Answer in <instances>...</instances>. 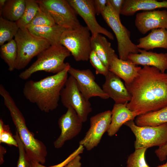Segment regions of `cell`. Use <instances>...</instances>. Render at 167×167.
Wrapping results in <instances>:
<instances>
[{"label": "cell", "instance_id": "6da1fadb", "mask_svg": "<svg viewBox=\"0 0 167 167\" xmlns=\"http://www.w3.org/2000/svg\"><path fill=\"white\" fill-rule=\"evenodd\" d=\"M131 96L127 107L139 115L167 106V73L144 66L132 82L125 85Z\"/></svg>", "mask_w": 167, "mask_h": 167}, {"label": "cell", "instance_id": "7a4b0ae2", "mask_svg": "<svg viewBox=\"0 0 167 167\" xmlns=\"http://www.w3.org/2000/svg\"><path fill=\"white\" fill-rule=\"evenodd\" d=\"M71 66L39 80L27 81L23 90L24 96L42 111L48 113L54 110L58 105L61 92L68 78Z\"/></svg>", "mask_w": 167, "mask_h": 167}, {"label": "cell", "instance_id": "3957f363", "mask_svg": "<svg viewBox=\"0 0 167 167\" xmlns=\"http://www.w3.org/2000/svg\"><path fill=\"white\" fill-rule=\"evenodd\" d=\"M0 94L4 104L9 110L12 121L20 138L24 144L28 156L32 161L42 165L46 161L47 148L41 141L34 137L28 128L25 118L8 91L0 85Z\"/></svg>", "mask_w": 167, "mask_h": 167}, {"label": "cell", "instance_id": "277c9868", "mask_svg": "<svg viewBox=\"0 0 167 167\" xmlns=\"http://www.w3.org/2000/svg\"><path fill=\"white\" fill-rule=\"evenodd\" d=\"M71 54L69 51L60 44L50 45L40 53L36 61L20 73L19 76L21 79L26 80L39 71L54 74L58 73L70 65L64 60Z\"/></svg>", "mask_w": 167, "mask_h": 167}, {"label": "cell", "instance_id": "5b68a950", "mask_svg": "<svg viewBox=\"0 0 167 167\" xmlns=\"http://www.w3.org/2000/svg\"><path fill=\"white\" fill-rule=\"evenodd\" d=\"M14 39L17 49L15 63L17 70L25 68L33 58L51 45L46 40L32 34L27 28H19Z\"/></svg>", "mask_w": 167, "mask_h": 167}, {"label": "cell", "instance_id": "8992f818", "mask_svg": "<svg viewBox=\"0 0 167 167\" xmlns=\"http://www.w3.org/2000/svg\"><path fill=\"white\" fill-rule=\"evenodd\" d=\"M91 34L87 26L81 25L75 29L65 30L59 43L69 51L76 61H88L92 50Z\"/></svg>", "mask_w": 167, "mask_h": 167}, {"label": "cell", "instance_id": "52a82bcc", "mask_svg": "<svg viewBox=\"0 0 167 167\" xmlns=\"http://www.w3.org/2000/svg\"><path fill=\"white\" fill-rule=\"evenodd\" d=\"M101 15L115 36L119 58L127 60L130 54L139 53V49L131 41L130 31L122 24L120 15L115 11L108 0L106 7Z\"/></svg>", "mask_w": 167, "mask_h": 167}, {"label": "cell", "instance_id": "ba28073f", "mask_svg": "<svg viewBox=\"0 0 167 167\" xmlns=\"http://www.w3.org/2000/svg\"><path fill=\"white\" fill-rule=\"evenodd\" d=\"M40 7L52 17L57 25L66 29H74L81 24L77 13L66 0H36Z\"/></svg>", "mask_w": 167, "mask_h": 167}, {"label": "cell", "instance_id": "9c48e42d", "mask_svg": "<svg viewBox=\"0 0 167 167\" xmlns=\"http://www.w3.org/2000/svg\"><path fill=\"white\" fill-rule=\"evenodd\" d=\"M135 137V149L161 147L167 142V123L157 126H138L134 120L126 122Z\"/></svg>", "mask_w": 167, "mask_h": 167}, {"label": "cell", "instance_id": "30bf717a", "mask_svg": "<svg viewBox=\"0 0 167 167\" xmlns=\"http://www.w3.org/2000/svg\"><path fill=\"white\" fill-rule=\"evenodd\" d=\"M60 99L65 108L71 107L75 110L83 122L87 121L92 111L91 104L80 92L76 80L71 75L61 91Z\"/></svg>", "mask_w": 167, "mask_h": 167}, {"label": "cell", "instance_id": "8fae6325", "mask_svg": "<svg viewBox=\"0 0 167 167\" xmlns=\"http://www.w3.org/2000/svg\"><path fill=\"white\" fill-rule=\"evenodd\" d=\"M111 120V111L108 110L97 113L90 118V127L83 138L79 142L87 150L97 146L107 131Z\"/></svg>", "mask_w": 167, "mask_h": 167}, {"label": "cell", "instance_id": "7c38bea8", "mask_svg": "<svg viewBox=\"0 0 167 167\" xmlns=\"http://www.w3.org/2000/svg\"><path fill=\"white\" fill-rule=\"evenodd\" d=\"M68 2L84 20L92 36L98 34H102L109 39L113 40V34L97 22L94 0H67Z\"/></svg>", "mask_w": 167, "mask_h": 167}, {"label": "cell", "instance_id": "4fadbf2b", "mask_svg": "<svg viewBox=\"0 0 167 167\" xmlns=\"http://www.w3.org/2000/svg\"><path fill=\"white\" fill-rule=\"evenodd\" d=\"M83 122L72 107L58 119V124L61 130L60 135L54 142V147L62 148L67 141L73 139L81 131Z\"/></svg>", "mask_w": 167, "mask_h": 167}, {"label": "cell", "instance_id": "5bb4252c", "mask_svg": "<svg viewBox=\"0 0 167 167\" xmlns=\"http://www.w3.org/2000/svg\"><path fill=\"white\" fill-rule=\"evenodd\" d=\"M68 72L75 79L79 90L88 100L93 97L109 98L96 82L94 75L89 69L80 70L71 66Z\"/></svg>", "mask_w": 167, "mask_h": 167}, {"label": "cell", "instance_id": "9a60e30c", "mask_svg": "<svg viewBox=\"0 0 167 167\" xmlns=\"http://www.w3.org/2000/svg\"><path fill=\"white\" fill-rule=\"evenodd\" d=\"M135 24L138 30L143 34L154 29H167V11H146L137 13Z\"/></svg>", "mask_w": 167, "mask_h": 167}, {"label": "cell", "instance_id": "2e32d148", "mask_svg": "<svg viewBox=\"0 0 167 167\" xmlns=\"http://www.w3.org/2000/svg\"><path fill=\"white\" fill-rule=\"evenodd\" d=\"M105 77L102 88L115 104H124L130 101L131 96L121 78L109 71Z\"/></svg>", "mask_w": 167, "mask_h": 167}, {"label": "cell", "instance_id": "e0dca14e", "mask_svg": "<svg viewBox=\"0 0 167 167\" xmlns=\"http://www.w3.org/2000/svg\"><path fill=\"white\" fill-rule=\"evenodd\" d=\"M128 60L135 65L155 67L162 72L167 70V53H158L141 49L139 53L130 54Z\"/></svg>", "mask_w": 167, "mask_h": 167}, {"label": "cell", "instance_id": "ac0fdd59", "mask_svg": "<svg viewBox=\"0 0 167 167\" xmlns=\"http://www.w3.org/2000/svg\"><path fill=\"white\" fill-rule=\"evenodd\" d=\"M115 104L111 111V122L107 131L108 136H112L126 122L134 120L139 114L131 110L126 106L127 103Z\"/></svg>", "mask_w": 167, "mask_h": 167}, {"label": "cell", "instance_id": "d6986e66", "mask_svg": "<svg viewBox=\"0 0 167 167\" xmlns=\"http://www.w3.org/2000/svg\"><path fill=\"white\" fill-rule=\"evenodd\" d=\"M141 68L128 60H123L117 56L113 59L109 70L123 79L126 85L132 82Z\"/></svg>", "mask_w": 167, "mask_h": 167}, {"label": "cell", "instance_id": "ffe728a7", "mask_svg": "<svg viewBox=\"0 0 167 167\" xmlns=\"http://www.w3.org/2000/svg\"><path fill=\"white\" fill-rule=\"evenodd\" d=\"M91 45L92 50L109 69L113 59L118 56L111 43L105 36L98 34L94 36H91Z\"/></svg>", "mask_w": 167, "mask_h": 167}, {"label": "cell", "instance_id": "44dd1931", "mask_svg": "<svg viewBox=\"0 0 167 167\" xmlns=\"http://www.w3.org/2000/svg\"><path fill=\"white\" fill-rule=\"evenodd\" d=\"M163 8H167V1L125 0L121 14L131 16L140 10L152 11Z\"/></svg>", "mask_w": 167, "mask_h": 167}, {"label": "cell", "instance_id": "7402d4cb", "mask_svg": "<svg viewBox=\"0 0 167 167\" xmlns=\"http://www.w3.org/2000/svg\"><path fill=\"white\" fill-rule=\"evenodd\" d=\"M146 36L140 38L137 45L139 49L148 51L156 48L167 49V29H154Z\"/></svg>", "mask_w": 167, "mask_h": 167}, {"label": "cell", "instance_id": "603a6c76", "mask_svg": "<svg viewBox=\"0 0 167 167\" xmlns=\"http://www.w3.org/2000/svg\"><path fill=\"white\" fill-rule=\"evenodd\" d=\"M27 28L33 35L47 41L51 45L60 44V37L66 30L57 24L50 26L28 27Z\"/></svg>", "mask_w": 167, "mask_h": 167}, {"label": "cell", "instance_id": "cb8c5ba5", "mask_svg": "<svg viewBox=\"0 0 167 167\" xmlns=\"http://www.w3.org/2000/svg\"><path fill=\"white\" fill-rule=\"evenodd\" d=\"M138 126H157L167 123V106L156 111L137 116L135 120Z\"/></svg>", "mask_w": 167, "mask_h": 167}, {"label": "cell", "instance_id": "d4e9b609", "mask_svg": "<svg viewBox=\"0 0 167 167\" xmlns=\"http://www.w3.org/2000/svg\"><path fill=\"white\" fill-rule=\"evenodd\" d=\"M25 6V0H7L1 16L6 19L16 22L23 15Z\"/></svg>", "mask_w": 167, "mask_h": 167}, {"label": "cell", "instance_id": "484cf974", "mask_svg": "<svg viewBox=\"0 0 167 167\" xmlns=\"http://www.w3.org/2000/svg\"><path fill=\"white\" fill-rule=\"evenodd\" d=\"M17 55V47L14 39L1 46L0 57L7 64L8 70L10 71L15 69Z\"/></svg>", "mask_w": 167, "mask_h": 167}, {"label": "cell", "instance_id": "4316f807", "mask_svg": "<svg viewBox=\"0 0 167 167\" xmlns=\"http://www.w3.org/2000/svg\"><path fill=\"white\" fill-rule=\"evenodd\" d=\"M19 28L15 22L12 21L0 16V45L6 42L14 39Z\"/></svg>", "mask_w": 167, "mask_h": 167}, {"label": "cell", "instance_id": "83f0119b", "mask_svg": "<svg viewBox=\"0 0 167 167\" xmlns=\"http://www.w3.org/2000/svg\"><path fill=\"white\" fill-rule=\"evenodd\" d=\"M24 13L20 18L16 22L19 28H26L33 19L40 7L35 0H25Z\"/></svg>", "mask_w": 167, "mask_h": 167}, {"label": "cell", "instance_id": "f1b7e54d", "mask_svg": "<svg viewBox=\"0 0 167 167\" xmlns=\"http://www.w3.org/2000/svg\"><path fill=\"white\" fill-rule=\"evenodd\" d=\"M147 148L135 149V151L128 157L127 167H150L147 164L145 158Z\"/></svg>", "mask_w": 167, "mask_h": 167}, {"label": "cell", "instance_id": "f546056e", "mask_svg": "<svg viewBox=\"0 0 167 167\" xmlns=\"http://www.w3.org/2000/svg\"><path fill=\"white\" fill-rule=\"evenodd\" d=\"M56 24L51 15L47 12L40 8L27 28L28 27L50 26Z\"/></svg>", "mask_w": 167, "mask_h": 167}, {"label": "cell", "instance_id": "4dcf8cb0", "mask_svg": "<svg viewBox=\"0 0 167 167\" xmlns=\"http://www.w3.org/2000/svg\"><path fill=\"white\" fill-rule=\"evenodd\" d=\"M14 137L17 143L19 152L17 167H32V161L28 156L24 145L16 131Z\"/></svg>", "mask_w": 167, "mask_h": 167}, {"label": "cell", "instance_id": "1f68e13d", "mask_svg": "<svg viewBox=\"0 0 167 167\" xmlns=\"http://www.w3.org/2000/svg\"><path fill=\"white\" fill-rule=\"evenodd\" d=\"M0 143L18 147L17 141L10 131L9 126L5 125L2 119H0Z\"/></svg>", "mask_w": 167, "mask_h": 167}, {"label": "cell", "instance_id": "d6a6232c", "mask_svg": "<svg viewBox=\"0 0 167 167\" xmlns=\"http://www.w3.org/2000/svg\"><path fill=\"white\" fill-rule=\"evenodd\" d=\"M89 60L94 68L96 75L101 74L105 76L108 74L109 71V69L105 66L94 50H92L91 52Z\"/></svg>", "mask_w": 167, "mask_h": 167}, {"label": "cell", "instance_id": "836d02e7", "mask_svg": "<svg viewBox=\"0 0 167 167\" xmlns=\"http://www.w3.org/2000/svg\"><path fill=\"white\" fill-rule=\"evenodd\" d=\"M84 147L82 145H79L78 148L72 153L65 160L62 162L56 165L49 167H63L66 165L71 160L77 156L83 153ZM32 167H47L43 165L40 163L32 161Z\"/></svg>", "mask_w": 167, "mask_h": 167}, {"label": "cell", "instance_id": "e575fe53", "mask_svg": "<svg viewBox=\"0 0 167 167\" xmlns=\"http://www.w3.org/2000/svg\"><path fill=\"white\" fill-rule=\"evenodd\" d=\"M94 2L96 15H99L105 10L108 0H94Z\"/></svg>", "mask_w": 167, "mask_h": 167}, {"label": "cell", "instance_id": "d590c367", "mask_svg": "<svg viewBox=\"0 0 167 167\" xmlns=\"http://www.w3.org/2000/svg\"><path fill=\"white\" fill-rule=\"evenodd\" d=\"M125 0H108L112 8L120 15L123 7Z\"/></svg>", "mask_w": 167, "mask_h": 167}, {"label": "cell", "instance_id": "8d00e7d4", "mask_svg": "<svg viewBox=\"0 0 167 167\" xmlns=\"http://www.w3.org/2000/svg\"><path fill=\"white\" fill-rule=\"evenodd\" d=\"M155 153L159 160L163 161L166 159L167 142L163 145L158 147L155 151Z\"/></svg>", "mask_w": 167, "mask_h": 167}, {"label": "cell", "instance_id": "74e56055", "mask_svg": "<svg viewBox=\"0 0 167 167\" xmlns=\"http://www.w3.org/2000/svg\"><path fill=\"white\" fill-rule=\"evenodd\" d=\"M81 157L79 155L77 156L71 160L65 167H82L80 161Z\"/></svg>", "mask_w": 167, "mask_h": 167}, {"label": "cell", "instance_id": "f35d334b", "mask_svg": "<svg viewBox=\"0 0 167 167\" xmlns=\"http://www.w3.org/2000/svg\"><path fill=\"white\" fill-rule=\"evenodd\" d=\"M6 152V149L2 145H0V164L2 165L4 162V155Z\"/></svg>", "mask_w": 167, "mask_h": 167}, {"label": "cell", "instance_id": "ab89813d", "mask_svg": "<svg viewBox=\"0 0 167 167\" xmlns=\"http://www.w3.org/2000/svg\"><path fill=\"white\" fill-rule=\"evenodd\" d=\"M7 0H0V16L2 15L3 9Z\"/></svg>", "mask_w": 167, "mask_h": 167}, {"label": "cell", "instance_id": "60d3db41", "mask_svg": "<svg viewBox=\"0 0 167 167\" xmlns=\"http://www.w3.org/2000/svg\"><path fill=\"white\" fill-rule=\"evenodd\" d=\"M157 167H167V161L165 164L162 165H159Z\"/></svg>", "mask_w": 167, "mask_h": 167}, {"label": "cell", "instance_id": "b9f144b4", "mask_svg": "<svg viewBox=\"0 0 167 167\" xmlns=\"http://www.w3.org/2000/svg\"><path fill=\"white\" fill-rule=\"evenodd\" d=\"M166 159H167V156H166Z\"/></svg>", "mask_w": 167, "mask_h": 167}]
</instances>
